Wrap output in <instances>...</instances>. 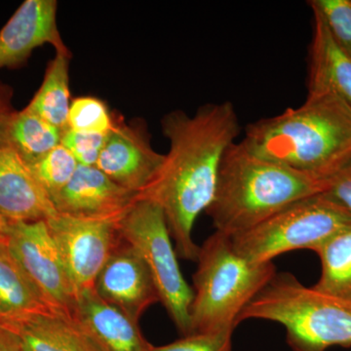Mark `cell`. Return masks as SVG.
<instances>
[{"mask_svg":"<svg viewBox=\"0 0 351 351\" xmlns=\"http://www.w3.org/2000/svg\"><path fill=\"white\" fill-rule=\"evenodd\" d=\"M94 290L101 299L136 322H140L147 309L159 302L144 260L121 237L97 277Z\"/></svg>","mask_w":351,"mask_h":351,"instance_id":"cell-11","label":"cell"},{"mask_svg":"<svg viewBox=\"0 0 351 351\" xmlns=\"http://www.w3.org/2000/svg\"><path fill=\"white\" fill-rule=\"evenodd\" d=\"M327 186L326 178L292 169L234 143L223 157L206 213L217 232L232 239Z\"/></svg>","mask_w":351,"mask_h":351,"instance_id":"cell-3","label":"cell"},{"mask_svg":"<svg viewBox=\"0 0 351 351\" xmlns=\"http://www.w3.org/2000/svg\"><path fill=\"white\" fill-rule=\"evenodd\" d=\"M121 239L138 252L151 272L165 307L182 337L191 334L193 288L184 280L172 237L161 208L147 199H137L119 221Z\"/></svg>","mask_w":351,"mask_h":351,"instance_id":"cell-7","label":"cell"},{"mask_svg":"<svg viewBox=\"0 0 351 351\" xmlns=\"http://www.w3.org/2000/svg\"><path fill=\"white\" fill-rule=\"evenodd\" d=\"M75 317L103 351H152L138 322L108 304L94 289L78 294Z\"/></svg>","mask_w":351,"mask_h":351,"instance_id":"cell-15","label":"cell"},{"mask_svg":"<svg viewBox=\"0 0 351 351\" xmlns=\"http://www.w3.org/2000/svg\"><path fill=\"white\" fill-rule=\"evenodd\" d=\"M78 165L75 156L64 145H59L27 167L52 201L71 181Z\"/></svg>","mask_w":351,"mask_h":351,"instance_id":"cell-22","label":"cell"},{"mask_svg":"<svg viewBox=\"0 0 351 351\" xmlns=\"http://www.w3.org/2000/svg\"><path fill=\"white\" fill-rule=\"evenodd\" d=\"M115 117L108 106L95 97H78L71 103L69 129L82 133L108 135L114 124Z\"/></svg>","mask_w":351,"mask_h":351,"instance_id":"cell-23","label":"cell"},{"mask_svg":"<svg viewBox=\"0 0 351 351\" xmlns=\"http://www.w3.org/2000/svg\"><path fill=\"white\" fill-rule=\"evenodd\" d=\"M324 193L351 212V156L330 176Z\"/></svg>","mask_w":351,"mask_h":351,"instance_id":"cell-27","label":"cell"},{"mask_svg":"<svg viewBox=\"0 0 351 351\" xmlns=\"http://www.w3.org/2000/svg\"><path fill=\"white\" fill-rule=\"evenodd\" d=\"M138 199L96 166L78 165L75 175L52 199L57 213L77 219H119Z\"/></svg>","mask_w":351,"mask_h":351,"instance_id":"cell-12","label":"cell"},{"mask_svg":"<svg viewBox=\"0 0 351 351\" xmlns=\"http://www.w3.org/2000/svg\"><path fill=\"white\" fill-rule=\"evenodd\" d=\"M7 249L51 311L75 315L77 292L46 221L11 223Z\"/></svg>","mask_w":351,"mask_h":351,"instance_id":"cell-8","label":"cell"},{"mask_svg":"<svg viewBox=\"0 0 351 351\" xmlns=\"http://www.w3.org/2000/svg\"><path fill=\"white\" fill-rule=\"evenodd\" d=\"M161 129L169 152L138 199L161 208L177 255L196 262L200 246L193 240V226L213 201L223 157L240 133L239 117L230 101L206 104L193 115L182 110L167 113Z\"/></svg>","mask_w":351,"mask_h":351,"instance_id":"cell-1","label":"cell"},{"mask_svg":"<svg viewBox=\"0 0 351 351\" xmlns=\"http://www.w3.org/2000/svg\"><path fill=\"white\" fill-rule=\"evenodd\" d=\"M313 13L308 50V93H332L351 107V57L332 38L319 14Z\"/></svg>","mask_w":351,"mask_h":351,"instance_id":"cell-17","label":"cell"},{"mask_svg":"<svg viewBox=\"0 0 351 351\" xmlns=\"http://www.w3.org/2000/svg\"><path fill=\"white\" fill-rule=\"evenodd\" d=\"M69 60L71 54L56 52L46 69L43 84L31 103L25 107L63 132L69 129V112L71 103Z\"/></svg>","mask_w":351,"mask_h":351,"instance_id":"cell-19","label":"cell"},{"mask_svg":"<svg viewBox=\"0 0 351 351\" xmlns=\"http://www.w3.org/2000/svg\"><path fill=\"white\" fill-rule=\"evenodd\" d=\"M315 253L319 257L321 274L313 287L351 302V225L335 234Z\"/></svg>","mask_w":351,"mask_h":351,"instance_id":"cell-21","label":"cell"},{"mask_svg":"<svg viewBox=\"0 0 351 351\" xmlns=\"http://www.w3.org/2000/svg\"><path fill=\"white\" fill-rule=\"evenodd\" d=\"M50 311L8 249L0 248V320Z\"/></svg>","mask_w":351,"mask_h":351,"instance_id":"cell-18","label":"cell"},{"mask_svg":"<svg viewBox=\"0 0 351 351\" xmlns=\"http://www.w3.org/2000/svg\"><path fill=\"white\" fill-rule=\"evenodd\" d=\"M12 99V88L0 82V149L6 147L7 127L16 112L13 108Z\"/></svg>","mask_w":351,"mask_h":351,"instance_id":"cell-28","label":"cell"},{"mask_svg":"<svg viewBox=\"0 0 351 351\" xmlns=\"http://www.w3.org/2000/svg\"><path fill=\"white\" fill-rule=\"evenodd\" d=\"M242 143L263 158L329 179L351 156V107L332 93H308L301 107L249 124Z\"/></svg>","mask_w":351,"mask_h":351,"instance_id":"cell-2","label":"cell"},{"mask_svg":"<svg viewBox=\"0 0 351 351\" xmlns=\"http://www.w3.org/2000/svg\"><path fill=\"white\" fill-rule=\"evenodd\" d=\"M196 263L191 334L234 331L242 311L277 274L274 263L247 260L235 250L230 237L217 232L199 247Z\"/></svg>","mask_w":351,"mask_h":351,"instance_id":"cell-4","label":"cell"},{"mask_svg":"<svg viewBox=\"0 0 351 351\" xmlns=\"http://www.w3.org/2000/svg\"><path fill=\"white\" fill-rule=\"evenodd\" d=\"M57 1L25 0L0 31V69L17 68L39 46L71 54L57 25Z\"/></svg>","mask_w":351,"mask_h":351,"instance_id":"cell-13","label":"cell"},{"mask_svg":"<svg viewBox=\"0 0 351 351\" xmlns=\"http://www.w3.org/2000/svg\"><path fill=\"white\" fill-rule=\"evenodd\" d=\"M64 132L25 108L16 110L9 121L6 145L27 165L61 145Z\"/></svg>","mask_w":351,"mask_h":351,"instance_id":"cell-20","label":"cell"},{"mask_svg":"<svg viewBox=\"0 0 351 351\" xmlns=\"http://www.w3.org/2000/svg\"><path fill=\"white\" fill-rule=\"evenodd\" d=\"M119 219H77L57 213L46 221L77 295L94 289L119 242Z\"/></svg>","mask_w":351,"mask_h":351,"instance_id":"cell-9","label":"cell"},{"mask_svg":"<svg viewBox=\"0 0 351 351\" xmlns=\"http://www.w3.org/2000/svg\"><path fill=\"white\" fill-rule=\"evenodd\" d=\"M165 159L152 147L143 121L126 123L115 117L96 167L115 184L140 195L158 174Z\"/></svg>","mask_w":351,"mask_h":351,"instance_id":"cell-10","label":"cell"},{"mask_svg":"<svg viewBox=\"0 0 351 351\" xmlns=\"http://www.w3.org/2000/svg\"><path fill=\"white\" fill-rule=\"evenodd\" d=\"M232 330L195 332L161 346H154L152 351H233Z\"/></svg>","mask_w":351,"mask_h":351,"instance_id":"cell-25","label":"cell"},{"mask_svg":"<svg viewBox=\"0 0 351 351\" xmlns=\"http://www.w3.org/2000/svg\"><path fill=\"white\" fill-rule=\"evenodd\" d=\"M11 221L0 216V248H7L8 244L9 230H10Z\"/></svg>","mask_w":351,"mask_h":351,"instance_id":"cell-30","label":"cell"},{"mask_svg":"<svg viewBox=\"0 0 351 351\" xmlns=\"http://www.w3.org/2000/svg\"><path fill=\"white\" fill-rule=\"evenodd\" d=\"M107 135L82 133L68 129L62 135L61 145L76 159L80 165L96 166Z\"/></svg>","mask_w":351,"mask_h":351,"instance_id":"cell-26","label":"cell"},{"mask_svg":"<svg viewBox=\"0 0 351 351\" xmlns=\"http://www.w3.org/2000/svg\"><path fill=\"white\" fill-rule=\"evenodd\" d=\"M350 225L351 212L322 193L289 205L232 240L235 250L247 260L272 263L287 252H316Z\"/></svg>","mask_w":351,"mask_h":351,"instance_id":"cell-6","label":"cell"},{"mask_svg":"<svg viewBox=\"0 0 351 351\" xmlns=\"http://www.w3.org/2000/svg\"><path fill=\"white\" fill-rule=\"evenodd\" d=\"M247 319L282 325L292 351L351 348V302L307 287L289 272H277L242 311L239 322Z\"/></svg>","mask_w":351,"mask_h":351,"instance_id":"cell-5","label":"cell"},{"mask_svg":"<svg viewBox=\"0 0 351 351\" xmlns=\"http://www.w3.org/2000/svg\"><path fill=\"white\" fill-rule=\"evenodd\" d=\"M57 214L27 164L12 149H0V216L11 223L47 221Z\"/></svg>","mask_w":351,"mask_h":351,"instance_id":"cell-14","label":"cell"},{"mask_svg":"<svg viewBox=\"0 0 351 351\" xmlns=\"http://www.w3.org/2000/svg\"><path fill=\"white\" fill-rule=\"evenodd\" d=\"M307 3L319 14L332 38L351 57V0H311Z\"/></svg>","mask_w":351,"mask_h":351,"instance_id":"cell-24","label":"cell"},{"mask_svg":"<svg viewBox=\"0 0 351 351\" xmlns=\"http://www.w3.org/2000/svg\"><path fill=\"white\" fill-rule=\"evenodd\" d=\"M0 323L20 337L27 351H103L75 316L50 311Z\"/></svg>","mask_w":351,"mask_h":351,"instance_id":"cell-16","label":"cell"},{"mask_svg":"<svg viewBox=\"0 0 351 351\" xmlns=\"http://www.w3.org/2000/svg\"><path fill=\"white\" fill-rule=\"evenodd\" d=\"M0 351H27L20 337L0 323Z\"/></svg>","mask_w":351,"mask_h":351,"instance_id":"cell-29","label":"cell"}]
</instances>
